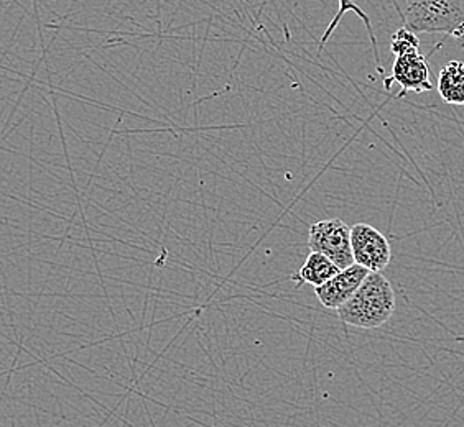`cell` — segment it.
<instances>
[{"label": "cell", "instance_id": "cell-1", "mask_svg": "<svg viewBox=\"0 0 464 427\" xmlns=\"http://www.w3.org/2000/svg\"><path fill=\"white\" fill-rule=\"evenodd\" d=\"M341 322L357 329H379L395 311V291L382 273H369L356 293L341 306Z\"/></svg>", "mask_w": 464, "mask_h": 427}, {"label": "cell", "instance_id": "cell-2", "mask_svg": "<svg viewBox=\"0 0 464 427\" xmlns=\"http://www.w3.org/2000/svg\"><path fill=\"white\" fill-rule=\"evenodd\" d=\"M403 27L413 33H443L464 46V0H407Z\"/></svg>", "mask_w": 464, "mask_h": 427}, {"label": "cell", "instance_id": "cell-3", "mask_svg": "<svg viewBox=\"0 0 464 427\" xmlns=\"http://www.w3.org/2000/svg\"><path fill=\"white\" fill-rule=\"evenodd\" d=\"M308 249L328 257L340 270L354 265L351 227L338 217L312 223L308 232Z\"/></svg>", "mask_w": 464, "mask_h": 427}, {"label": "cell", "instance_id": "cell-4", "mask_svg": "<svg viewBox=\"0 0 464 427\" xmlns=\"http://www.w3.org/2000/svg\"><path fill=\"white\" fill-rule=\"evenodd\" d=\"M351 249L354 263L371 273H382L392 260V249L384 233L369 223L351 227Z\"/></svg>", "mask_w": 464, "mask_h": 427}, {"label": "cell", "instance_id": "cell-5", "mask_svg": "<svg viewBox=\"0 0 464 427\" xmlns=\"http://www.w3.org/2000/svg\"><path fill=\"white\" fill-rule=\"evenodd\" d=\"M392 76L384 78L385 90H391L393 82L401 84V94L397 98H403L407 92H429L433 90L430 81L429 62L420 50L407 52V53L393 54Z\"/></svg>", "mask_w": 464, "mask_h": 427}, {"label": "cell", "instance_id": "cell-6", "mask_svg": "<svg viewBox=\"0 0 464 427\" xmlns=\"http://www.w3.org/2000/svg\"><path fill=\"white\" fill-rule=\"evenodd\" d=\"M369 273H371L369 270L354 263L351 267L341 270L338 275L333 276L324 285L314 288V294L320 299L323 308L340 309L341 306L356 293L357 288Z\"/></svg>", "mask_w": 464, "mask_h": 427}, {"label": "cell", "instance_id": "cell-7", "mask_svg": "<svg viewBox=\"0 0 464 427\" xmlns=\"http://www.w3.org/2000/svg\"><path fill=\"white\" fill-rule=\"evenodd\" d=\"M338 4H340V7H338V14L334 15V18L331 20L330 25L328 28L324 30V33L322 35V40H320V46H318V53H322L323 46L328 43V40H330V36L334 33V30L338 28L340 25L341 20L343 17L346 15V14H356L357 17L361 18L362 22H364V25H366L367 33H369V40H371V45H372V53H374L375 60V68H377V72L385 78L384 68H382V62H381V56H379V46H377V38H375L374 28H372V22H371V18L367 15L364 10L361 9L359 5H357L356 2H353V0H338Z\"/></svg>", "mask_w": 464, "mask_h": 427}, {"label": "cell", "instance_id": "cell-8", "mask_svg": "<svg viewBox=\"0 0 464 427\" xmlns=\"http://www.w3.org/2000/svg\"><path fill=\"white\" fill-rule=\"evenodd\" d=\"M340 271V268L336 267L328 257H324L318 251H310V255L304 260L298 273H295L292 278L295 281H298V286L306 283L313 288H318L324 285L333 276L338 275Z\"/></svg>", "mask_w": 464, "mask_h": 427}, {"label": "cell", "instance_id": "cell-9", "mask_svg": "<svg viewBox=\"0 0 464 427\" xmlns=\"http://www.w3.org/2000/svg\"><path fill=\"white\" fill-rule=\"evenodd\" d=\"M438 92L450 106H464V62H450L438 74Z\"/></svg>", "mask_w": 464, "mask_h": 427}, {"label": "cell", "instance_id": "cell-10", "mask_svg": "<svg viewBox=\"0 0 464 427\" xmlns=\"http://www.w3.org/2000/svg\"><path fill=\"white\" fill-rule=\"evenodd\" d=\"M413 50H420L419 36L407 27L399 28L391 38V52L401 54Z\"/></svg>", "mask_w": 464, "mask_h": 427}]
</instances>
